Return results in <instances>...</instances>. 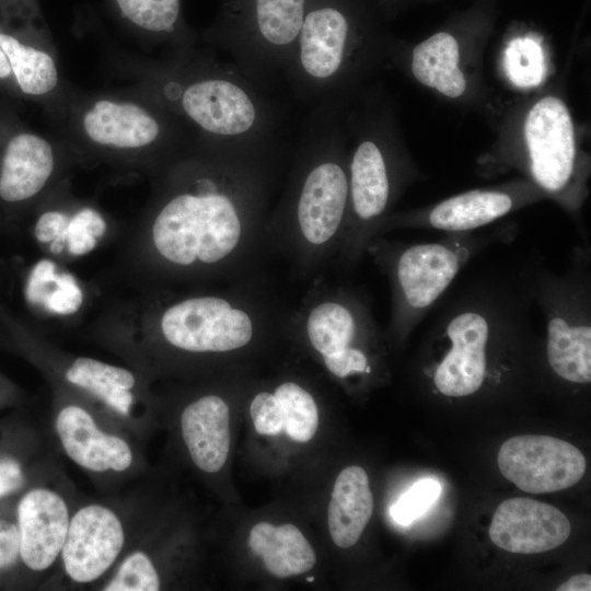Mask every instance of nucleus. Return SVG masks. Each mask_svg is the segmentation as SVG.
Instances as JSON below:
<instances>
[{"label": "nucleus", "instance_id": "1", "mask_svg": "<svg viewBox=\"0 0 591 591\" xmlns=\"http://www.w3.org/2000/svg\"><path fill=\"white\" fill-rule=\"evenodd\" d=\"M290 146L195 137L151 179L138 223L148 289H193L265 276V225Z\"/></svg>", "mask_w": 591, "mask_h": 591}, {"label": "nucleus", "instance_id": "2", "mask_svg": "<svg viewBox=\"0 0 591 591\" xmlns=\"http://www.w3.org/2000/svg\"><path fill=\"white\" fill-rule=\"evenodd\" d=\"M346 106L311 107L291 158L287 183L265 225L268 257L280 256L294 279L309 283L333 267L345 231Z\"/></svg>", "mask_w": 591, "mask_h": 591}, {"label": "nucleus", "instance_id": "3", "mask_svg": "<svg viewBox=\"0 0 591 591\" xmlns=\"http://www.w3.org/2000/svg\"><path fill=\"white\" fill-rule=\"evenodd\" d=\"M112 67L157 101L196 137L265 140L281 135L285 109L269 90L208 47L165 51L162 58L115 53Z\"/></svg>", "mask_w": 591, "mask_h": 591}, {"label": "nucleus", "instance_id": "4", "mask_svg": "<svg viewBox=\"0 0 591 591\" xmlns=\"http://www.w3.org/2000/svg\"><path fill=\"white\" fill-rule=\"evenodd\" d=\"M76 164H105L151 178L182 154L195 135L153 99L130 86L83 91L65 83L44 108Z\"/></svg>", "mask_w": 591, "mask_h": 591}, {"label": "nucleus", "instance_id": "5", "mask_svg": "<svg viewBox=\"0 0 591 591\" xmlns=\"http://www.w3.org/2000/svg\"><path fill=\"white\" fill-rule=\"evenodd\" d=\"M495 140L477 160L484 177L517 172L555 201L589 242L582 208L589 196L590 158L581 146L578 125L564 95L541 86L485 114Z\"/></svg>", "mask_w": 591, "mask_h": 591}, {"label": "nucleus", "instance_id": "6", "mask_svg": "<svg viewBox=\"0 0 591 591\" xmlns=\"http://www.w3.org/2000/svg\"><path fill=\"white\" fill-rule=\"evenodd\" d=\"M385 18L379 0H311L281 73L294 97L346 106L392 69L399 38Z\"/></svg>", "mask_w": 591, "mask_h": 591}, {"label": "nucleus", "instance_id": "7", "mask_svg": "<svg viewBox=\"0 0 591 591\" xmlns=\"http://www.w3.org/2000/svg\"><path fill=\"white\" fill-rule=\"evenodd\" d=\"M265 276L193 289H150L138 314L143 341L189 358L244 352L285 332L289 309Z\"/></svg>", "mask_w": 591, "mask_h": 591}, {"label": "nucleus", "instance_id": "8", "mask_svg": "<svg viewBox=\"0 0 591 591\" xmlns=\"http://www.w3.org/2000/svg\"><path fill=\"white\" fill-rule=\"evenodd\" d=\"M345 127L348 211L333 268L349 274L405 192L424 176L382 86L371 84L345 107Z\"/></svg>", "mask_w": 591, "mask_h": 591}, {"label": "nucleus", "instance_id": "9", "mask_svg": "<svg viewBox=\"0 0 591 591\" xmlns=\"http://www.w3.org/2000/svg\"><path fill=\"white\" fill-rule=\"evenodd\" d=\"M515 234L517 224L508 223L486 232H450L433 242L373 237L366 254L386 277L391 290L387 339L403 343L475 256L494 244L512 241Z\"/></svg>", "mask_w": 591, "mask_h": 591}, {"label": "nucleus", "instance_id": "10", "mask_svg": "<svg viewBox=\"0 0 591 591\" xmlns=\"http://www.w3.org/2000/svg\"><path fill=\"white\" fill-rule=\"evenodd\" d=\"M496 0H476L417 43L398 39L392 69L453 105L486 114L494 105L483 60L496 23Z\"/></svg>", "mask_w": 591, "mask_h": 591}, {"label": "nucleus", "instance_id": "11", "mask_svg": "<svg viewBox=\"0 0 591 591\" xmlns=\"http://www.w3.org/2000/svg\"><path fill=\"white\" fill-rule=\"evenodd\" d=\"M285 333L303 343L340 381L373 376L382 333L367 293L350 283L316 278L289 309Z\"/></svg>", "mask_w": 591, "mask_h": 591}, {"label": "nucleus", "instance_id": "12", "mask_svg": "<svg viewBox=\"0 0 591 591\" xmlns=\"http://www.w3.org/2000/svg\"><path fill=\"white\" fill-rule=\"evenodd\" d=\"M311 0H223L216 22L201 34L266 90L282 73Z\"/></svg>", "mask_w": 591, "mask_h": 591}, {"label": "nucleus", "instance_id": "13", "mask_svg": "<svg viewBox=\"0 0 591 591\" xmlns=\"http://www.w3.org/2000/svg\"><path fill=\"white\" fill-rule=\"evenodd\" d=\"M76 165L55 136H45L0 117V201L10 207L38 205Z\"/></svg>", "mask_w": 591, "mask_h": 591}, {"label": "nucleus", "instance_id": "14", "mask_svg": "<svg viewBox=\"0 0 591 591\" xmlns=\"http://www.w3.org/2000/svg\"><path fill=\"white\" fill-rule=\"evenodd\" d=\"M546 199L531 181L518 176L494 186L465 190L425 207L393 212L381 223L378 235L402 229H430L444 233L475 231Z\"/></svg>", "mask_w": 591, "mask_h": 591}, {"label": "nucleus", "instance_id": "15", "mask_svg": "<svg viewBox=\"0 0 591 591\" xmlns=\"http://www.w3.org/2000/svg\"><path fill=\"white\" fill-rule=\"evenodd\" d=\"M501 474L521 490L554 493L571 487L583 476L584 455L571 443L548 436H517L498 452Z\"/></svg>", "mask_w": 591, "mask_h": 591}, {"label": "nucleus", "instance_id": "16", "mask_svg": "<svg viewBox=\"0 0 591 591\" xmlns=\"http://www.w3.org/2000/svg\"><path fill=\"white\" fill-rule=\"evenodd\" d=\"M119 517L108 507L85 505L70 518L60 553L67 576L77 583L101 578L116 561L125 544Z\"/></svg>", "mask_w": 591, "mask_h": 591}, {"label": "nucleus", "instance_id": "17", "mask_svg": "<svg viewBox=\"0 0 591 591\" xmlns=\"http://www.w3.org/2000/svg\"><path fill=\"white\" fill-rule=\"evenodd\" d=\"M570 534L567 517L556 507L531 498H510L496 509L489 536L500 548L536 554L560 546Z\"/></svg>", "mask_w": 591, "mask_h": 591}, {"label": "nucleus", "instance_id": "18", "mask_svg": "<svg viewBox=\"0 0 591 591\" xmlns=\"http://www.w3.org/2000/svg\"><path fill=\"white\" fill-rule=\"evenodd\" d=\"M70 514L56 491L38 487L27 491L18 506L20 556L34 571L49 569L60 556Z\"/></svg>", "mask_w": 591, "mask_h": 591}, {"label": "nucleus", "instance_id": "19", "mask_svg": "<svg viewBox=\"0 0 591 591\" xmlns=\"http://www.w3.org/2000/svg\"><path fill=\"white\" fill-rule=\"evenodd\" d=\"M55 427L63 451L80 467L94 473L125 472L130 467L132 452L127 441L102 431L83 407L63 406Z\"/></svg>", "mask_w": 591, "mask_h": 591}, {"label": "nucleus", "instance_id": "20", "mask_svg": "<svg viewBox=\"0 0 591 591\" xmlns=\"http://www.w3.org/2000/svg\"><path fill=\"white\" fill-rule=\"evenodd\" d=\"M116 21L147 46L165 51L197 46L198 36L183 15V0H106Z\"/></svg>", "mask_w": 591, "mask_h": 591}, {"label": "nucleus", "instance_id": "21", "mask_svg": "<svg viewBox=\"0 0 591 591\" xmlns=\"http://www.w3.org/2000/svg\"><path fill=\"white\" fill-rule=\"evenodd\" d=\"M184 443L194 464L206 473L219 472L230 450V409L218 394L189 403L181 416Z\"/></svg>", "mask_w": 591, "mask_h": 591}, {"label": "nucleus", "instance_id": "22", "mask_svg": "<svg viewBox=\"0 0 591 591\" xmlns=\"http://www.w3.org/2000/svg\"><path fill=\"white\" fill-rule=\"evenodd\" d=\"M373 512V496L366 471L357 465L344 468L337 476L329 505L328 530L333 542L341 547L355 545Z\"/></svg>", "mask_w": 591, "mask_h": 591}, {"label": "nucleus", "instance_id": "23", "mask_svg": "<svg viewBox=\"0 0 591 591\" xmlns=\"http://www.w3.org/2000/svg\"><path fill=\"white\" fill-rule=\"evenodd\" d=\"M252 553L262 557L265 568L275 577L302 575L316 561L314 549L293 524L276 526L269 522L255 524L248 536Z\"/></svg>", "mask_w": 591, "mask_h": 591}, {"label": "nucleus", "instance_id": "24", "mask_svg": "<svg viewBox=\"0 0 591 591\" xmlns=\"http://www.w3.org/2000/svg\"><path fill=\"white\" fill-rule=\"evenodd\" d=\"M68 383L91 393L116 413L127 416L137 385L130 370L89 357L73 359L65 370Z\"/></svg>", "mask_w": 591, "mask_h": 591}, {"label": "nucleus", "instance_id": "25", "mask_svg": "<svg viewBox=\"0 0 591 591\" xmlns=\"http://www.w3.org/2000/svg\"><path fill=\"white\" fill-rule=\"evenodd\" d=\"M543 37L534 34L513 35L506 40L503 70L509 82L529 92L542 86L547 66Z\"/></svg>", "mask_w": 591, "mask_h": 591}, {"label": "nucleus", "instance_id": "26", "mask_svg": "<svg viewBox=\"0 0 591 591\" xmlns=\"http://www.w3.org/2000/svg\"><path fill=\"white\" fill-rule=\"evenodd\" d=\"M273 392L283 412V430L294 441H310L318 427V408L311 392L293 380L280 382Z\"/></svg>", "mask_w": 591, "mask_h": 591}, {"label": "nucleus", "instance_id": "27", "mask_svg": "<svg viewBox=\"0 0 591 591\" xmlns=\"http://www.w3.org/2000/svg\"><path fill=\"white\" fill-rule=\"evenodd\" d=\"M161 581L151 558L141 551L128 554L103 590L105 591H157Z\"/></svg>", "mask_w": 591, "mask_h": 591}, {"label": "nucleus", "instance_id": "28", "mask_svg": "<svg viewBox=\"0 0 591 591\" xmlns=\"http://www.w3.org/2000/svg\"><path fill=\"white\" fill-rule=\"evenodd\" d=\"M440 493L439 482L431 478L417 480L392 506L391 514L397 523L409 524L431 507Z\"/></svg>", "mask_w": 591, "mask_h": 591}, {"label": "nucleus", "instance_id": "29", "mask_svg": "<svg viewBox=\"0 0 591 591\" xmlns=\"http://www.w3.org/2000/svg\"><path fill=\"white\" fill-rule=\"evenodd\" d=\"M250 413L259 434L276 436L285 428L283 412L273 391L256 393L251 401Z\"/></svg>", "mask_w": 591, "mask_h": 591}, {"label": "nucleus", "instance_id": "30", "mask_svg": "<svg viewBox=\"0 0 591 591\" xmlns=\"http://www.w3.org/2000/svg\"><path fill=\"white\" fill-rule=\"evenodd\" d=\"M20 555L18 525L0 519V569L11 566Z\"/></svg>", "mask_w": 591, "mask_h": 591}, {"label": "nucleus", "instance_id": "31", "mask_svg": "<svg viewBox=\"0 0 591 591\" xmlns=\"http://www.w3.org/2000/svg\"><path fill=\"white\" fill-rule=\"evenodd\" d=\"M23 483L20 464L13 459H0V497L18 489Z\"/></svg>", "mask_w": 591, "mask_h": 591}, {"label": "nucleus", "instance_id": "32", "mask_svg": "<svg viewBox=\"0 0 591 591\" xmlns=\"http://www.w3.org/2000/svg\"><path fill=\"white\" fill-rule=\"evenodd\" d=\"M0 88H3L14 95H20L13 79L11 66L0 47Z\"/></svg>", "mask_w": 591, "mask_h": 591}, {"label": "nucleus", "instance_id": "33", "mask_svg": "<svg viewBox=\"0 0 591 591\" xmlns=\"http://www.w3.org/2000/svg\"><path fill=\"white\" fill-rule=\"evenodd\" d=\"M558 591H590L591 590V577L587 573H579L572 576L567 581L561 583Z\"/></svg>", "mask_w": 591, "mask_h": 591}, {"label": "nucleus", "instance_id": "34", "mask_svg": "<svg viewBox=\"0 0 591 591\" xmlns=\"http://www.w3.org/2000/svg\"><path fill=\"white\" fill-rule=\"evenodd\" d=\"M430 1L434 0H379L380 5L386 16H391L394 12L403 9V7Z\"/></svg>", "mask_w": 591, "mask_h": 591}]
</instances>
